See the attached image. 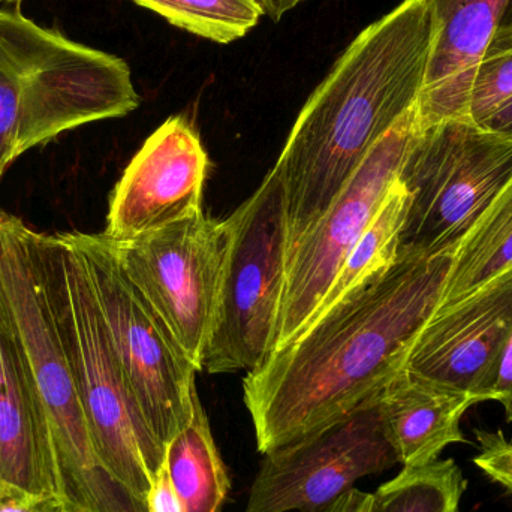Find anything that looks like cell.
Masks as SVG:
<instances>
[{
	"label": "cell",
	"instance_id": "cell-4",
	"mask_svg": "<svg viewBox=\"0 0 512 512\" xmlns=\"http://www.w3.org/2000/svg\"><path fill=\"white\" fill-rule=\"evenodd\" d=\"M128 63L0 9V176L11 162L87 123L137 110Z\"/></svg>",
	"mask_w": 512,
	"mask_h": 512
},
{
	"label": "cell",
	"instance_id": "cell-11",
	"mask_svg": "<svg viewBox=\"0 0 512 512\" xmlns=\"http://www.w3.org/2000/svg\"><path fill=\"white\" fill-rule=\"evenodd\" d=\"M399 465L379 408V396L325 429L268 451L245 512L321 507L369 475Z\"/></svg>",
	"mask_w": 512,
	"mask_h": 512
},
{
	"label": "cell",
	"instance_id": "cell-25",
	"mask_svg": "<svg viewBox=\"0 0 512 512\" xmlns=\"http://www.w3.org/2000/svg\"><path fill=\"white\" fill-rule=\"evenodd\" d=\"M147 512H183L165 465H162L161 471L156 475L147 496Z\"/></svg>",
	"mask_w": 512,
	"mask_h": 512
},
{
	"label": "cell",
	"instance_id": "cell-15",
	"mask_svg": "<svg viewBox=\"0 0 512 512\" xmlns=\"http://www.w3.org/2000/svg\"><path fill=\"white\" fill-rule=\"evenodd\" d=\"M472 397L402 370L379 394L388 438L403 468L429 465L451 444H465L460 420Z\"/></svg>",
	"mask_w": 512,
	"mask_h": 512
},
{
	"label": "cell",
	"instance_id": "cell-16",
	"mask_svg": "<svg viewBox=\"0 0 512 512\" xmlns=\"http://www.w3.org/2000/svg\"><path fill=\"white\" fill-rule=\"evenodd\" d=\"M0 484L54 492L44 423L0 298ZM56 493V492H54Z\"/></svg>",
	"mask_w": 512,
	"mask_h": 512
},
{
	"label": "cell",
	"instance_id": "cell-22",
	"mask_svg": "<svg viewBox=\"0 0 512 512\" xmlns=\"http://www.w3.org/2000/svg\"><path fill=\"white\" fill-rule=\"evenodd\" d=\"M512 99V32L496 30L472 87L469 117L483 125Z\"/></svg>",
	"mask_w": 512,
	"mask_h": 512
},
{
	"label": "cell",
	"instance_id": "cell-8",
	"mask_svg": "<svg viewBox=\"0 0 512 512\" xmlns=\"http://www.w3.org/2000/svg\"><path fill=\"white\" fill-rule=\"evenodd\" d=\"M63 237L83 262L120 366L150 432L165 448L191 421L200 369L129 279L104 233Z\"/></svg>",
	"mask_w": 512,
	"mask_h": 512
},
{
	"label": "cell",
	"instance_id": "cell-1",
	"mask_svg": "<svg viewBox=\"0 0 512 512\" xmlns=\"http://www.w3.org/2000/svg\"><path fill=\"white\" fill-rule=\"evenodd\" d=\"M454 252L399 256L243 381L261 454L331 426L384 391L441 304Z\"/></svg>",
	"mask_w": 512,
	"mask_h": 512
},
{
	"label": "cell",
	"instance_id": "cell-9",
	"mask_svg": "<svg viewBox=\"0 0 512 512\" xmlns=\"http://www.w3.org/2000/svg\"><path fill=\"white\" fill-rule=\"evenodd\" d=\"M230 236L228 219L219 221L200 212L128 242L111 240L129 279L155 307L200 372Z\"/></svg>",
	"mask_w": 512,
	"mask_h": 512
},
{
	"label": "cell",
	"instance_id": "cell-3",
	"mask_svg": "<svg viewBox=\"0 0 512 512\" xmlns=\"http://www.w3.org/2000/svg\"><path fill=\"white\" fill-rule=\"evenodd\" d=\"M32 228L0 209V298L44 423L54 492L78 512H108L125 489L99 459L57 331Z\"/></svg>",
	"mask_w": 512,
	"mask_h": 512
},
{
	"label": "cell",
	"instance_id": "cell-31",
	"mask_svg": "<svg viewBox=\"0 0 512 512\" xmlns=\"http://www.w3.org/2000/svg\"><path fill=\"white\" fill-rule=\"evenodd\" d=\"M0 3H5V5H20L21 0H0Z\"/></svg>",
	"mask_w": 512,
	"mask_h": 512
},
{
	"label": "cell",
	"instance_id": "cell-2",
	"mask_svg": "<svg viewBox=\"0 0 512 512\" xmlns=\"http://www.w3.org/2000/svg\"><path fill=\"white\" fill-rule=\"evenodd\" d=\"M433 35L426 0H403L351 42L307 99L273 167L285 189L288 256L417 104Z\"/></svg>",
	"mask_w": 512,
	"mask_h": 512
},
{
	"label": "cell",
	"instance_id": "cell-7",
	"mask_svg": "<svg viewBox=\"0 0 512 512\" xmlns=\"http://www.w3.org/2000/svg\"><path fill=\"white\" fill-rule=\"evenodd\" d=\"M230 248L201 369L252 372L274 348L289 230L285 189L274 168L230 218Z\"/></svg>",
	"mask_w": 512,
	"mask_h": 512
},
{
	"label": "cell",
	"instance_id": "cell-13",
	"mask_svg": "<svg viewBox=\"0 0 512 512\" xmlns=\"http://www.w3.org/2000/svg\"><path fill=\"white\" fill-rule=\"evenodd\" d=\"M209 156L183 116L162 123L132 158L110 198L104 234L128 242L201 210Z\"/></svg>",
	"mask_w": 512,
	"mask_h": 512
},
{
	"label": "cell",
	"instance_id": "cell-17",
	"mask_svg": "<svg viewBox=\"0 0 512 512\" xmlns=\"http://www.w3.org/2000/svg\"><path fill=\"white\" fill-rule=\"evenodd\" d=\"M165 468L183 512H222L231 490L227 466L213 439L198 391L188 426L165 447Z\"/></svg>",
	"mask_w": 512,
	"mask_h": 512
},
{
	"label": "cell",
	"instance_id": "cell-18",
	"mask_svg": "<svg viewBox=\"0 0 512 512\" xmlns=\"http://www.w3.org/2000/svg\"><path fill=\"white\" fill-rule=\"evenodd\" d=\"M408 204V192L397 179L388 189L381 206L376 210L361 236L358 237L354 248L346 256L333 283L304 328L313 319L324 315L331 307L381 276L397 261L400 231L408 212Z\"/></svg>",
	"mask_w": 512,
	"mask_h": 512
},
{
	"label": "cell",
	"instance_id": "cell-12",
	"mask_svg": "<svg viewBox=\"0 0 512 512\" xmlns=\"http://www.w3.org/2000/svg\"><path fill=\"white\" fill-rule=\"evenodd\" d=\"M511 334L512 270L438 307L409 351L405 370L477 403L489 402Z\"/></svg>",
	"mask_w": 512,
	"mask_h": 512
},
{
	"label": "cell",
	"instance_id": "cell-32",
	"mask_svg": "<svg viewBox=\"0 0 512 512\" xmlns=\"http://www.w3.org/2000/svg\"><path fill=\"white\" fill-rule=\"evenodd\" d=\"M0 177H2V176H0Z\"/></svg>",
	"mask_w": 512,
	"mask_h": 512
},
{
	"label": "cell",
	"instance_id": "cell-30",
	"mask_svg": "<svg viewBox=\"0 0 512 512\" xmlns=\"http://www.w3.org/2000/svg\"><path fill=\"white\" fill-rule=\"evenodd\" d=\"M498 30L512 32V0H508L507 9H505L504 17H502L501 23H499Z\"/></svg>",
	"mask_w": 512,
	"mask_h": 512
},
{
	"label": "cell",
	"instance_id": "cell-14",
	"mask_svg": "<svg viewBox=\"0 0 512 512\" xmlns=\"http://www.w3.org/2000/svg\"><path fill=\"white\" fill-rule=\"evenodd\" d=\"M426 2L432 9L435 35L415 104L418 129L469 117L478 68L508 5V0Z\"/></svg>",
	"mask_w": 512,
	"mask_h": 512
},
{
	"label": "cell",
	"instance_id": "cell-19",
	"mask_svg": "<svg viewBox=\"0 0 512 512\" xmlns=\"http://www.w3.org/2000/svg\"><path fill=\"white\" fill-rule=\"evenodd\" d=\"M512 270V180L462 240L439 307L450 306Z\"/></svg>",
	"mask_w": 512,
	"mask_h": 512
},
{
	"label": "cell",
	"instance_id": "cell-10",
	"mask_svg": "<svg viewBox=\"0 0 512 512\" xmlns=\"http://www.w3.org/2000/svg\"><path fill=\"white\" fill-rule=\"evenodd\" d=\"M415 132L417 116L412 107L370 150L330 209L292 249L273 351L291 342L321 303L388 189L399 179Z\"/></svg>",
	"mask_w": 512,
	"mask_h": 512
},
{
	"label": "cell",
	"instance_id": "cell-29",
	"mask_svg": "<svg viewBox=\"0 0 512 512\" xmlns=\"http://www.w3.org/2000/svg\"><path fill=\"white\" fill-rule=\"evenodd\" d=\"M301 2H304V0H259L262 9H264V15H267L273 21H279L286 12L292 11Z\"/></svg>",
	"mask_w": 512,
	"mask_h": 512
},
{
	"label": "cell",
	"instance_id": "cell-26",
	"mask_svg": "<svg viewBox=\"0 0 512 512\" xmlns=\"http://www.w3.org/2000/svg\"><path fill=\"white\" fill-rule=\"evenodd\" d=\"M492 400L504 406L505 417L508 423H512V334L502 354Z\"/></svg>",
	"mask_w": 512,
	"mask_h": 512
},
{
	"label": "cell",
	"instance_id": "cell-23",
	"mask_svg": "<svg viewBox=\"0 0 512 512\" xmlns=\"http://www.w3.org/2000/svg\"><path fill=\"white\" fill-rule=\"evenodd\" d=\"M480 453L474 463L495 483L501 484L512 495V444L502 432L477 430Z\"/></svg>",
	"mask_w": 512,
	"mask_h": 512
},
{
	"label": "cell",
	"instance_id": "cell-20",
	"mask_svg": "<svg viewBox=\"0 0 512 512\" xmlns=\"http://www.w3.org/2000/svg\"><path fill=\"white\" fill-rule=\"evenodd\" d=\"M466 487L468 481L453 459L403 468L372 493L370 512H460Z\"/></svg>",
	"mask_w": 512,
	"mask_h": 512
},
{
	"label": "cell",
	"instance_id": "cell-6",
	"mask_svg": "<svg viewBox=\"0 0 512 512\" xmlns=\"http://www.w3.org/2000/svg\"><path fill=\"white\" fill-rule=\"evenodd\" d=\"M409 195L399 256L454 252L512 180V138L469 117L418 129L399 174Z\"/></svg>",
	"mask_w": 512,
	"mask_h": 512
},
{
	"label": "cell",
	"instance_id": "cell-27",
	"mask_svg": "<svg viewBox=\"0 0 512 512\" xmlns=\"http://www.w3.org/2000/svg\"><path fill=\"white\" fill-rule=\"evenodd\" d=\"M372 493L351 489L321 507L309 508L300 512H370Z\"/></svg>",
	"mask_w": 512,
	"mask_h": 512
},
{
	"label": "cell",
	"instance_id": "cell-28",
	"mask_svg": "<svg viewBox=\"0 0 512 512\" xmlns=\"http://www.w3.org/2000/svg\"><path fill=\"white\" fill-rule=\"evenodd\" d=\"M481 126L496 132V134L512 138V99L495 111Z\"/></svg>",
	"mask_w": 512,
	"mask_h": 512
},
{
	"label": "cell",
	"instance_id": "cell-5",
	"mask_svg": "<svg viewBox=\"0 0 512 512\" xmlns=\"http://www.w3.org/2000/svg\"><path fill=\"white\" fill-rule=\"evenodd\" d=\"M36 258L99 459L138 501L164 465L111 345L83 262L63 234L33 233Z\"/></svg>",
	"mask_w": 512,
	"mask_h": 512
},
{
	"label": "cell",
	"instance_id": "cell-21",
	"mask_svg": "<svg viewBox=\"0 0 512 512\" xmlns=\"http://www.w3.org/2000/svg\"><path fill=\"white\" fill-rule=\"evenodd\" d=\"M168 23L218 44L248 35L264 9L259 0H132Z\"/></svg>",
	"mask_w": 512,
	"mask_h": 512
},
{
	"label": "cell",
	"instance_id": "cell-24",
	"mask_svg": "<svg viewBox=\"0 0 512 512\" xmlns=\"http://www.w3.org/2000/svg\"><path fill=\"white\" fill-rule=\"evenodd\" d=\"M0 512H77L59 493L29 492L0 484Z\"/></svg>",
	"mask_w": 512,
	"mask_h": 512
}]
</instances>
